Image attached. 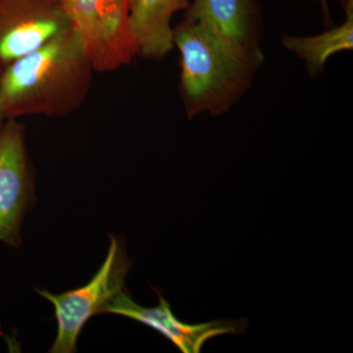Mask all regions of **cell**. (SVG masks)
<instances>
[{"mask_svg":"<svg viewBox=\"0 0 353 353\" xmlns=\"http://www.w3.org/2000/svg\"><path fill=\"white\" fill-rule=\"evenodd\" d=\"M95 73L73 27L14 60L0 75V106L6 120L66 117L87 101Z\"/></svg>","mask_w":353,"mask_h":353,"instance_id":"obj_1","label":"cell"},{"mask_svg":"<svg viewBox=\"0 0 353 353\" xmlns=\"http://www.w3.org/2000/svg\"><path fill=\"white\" fill-rule=\"evenodd\" d=\"M174 46L180 52V94L190 119L229 112L263 64L201 20L183 19L174 28Z\"/></svg>","mask_w":353,"mask_h":353,"instance_id":"obj_2","label":"cell"},{"mask_svg":"<svg viewBox=\"0 0 353 353\" xmlns=\"http://www.w3.org/2000/svg\"><path fill=\"white\" fill-rule=\"evenodd\" d=\"M97 73L129 66L139 57L130 27V0H62Z\"/></svg>","mask_w":353,"mask_h":353,"instance_id":"obj_3","label":"cell"},{"mask_svg":"<svg viewBox=\"0 0 353 353\" xmlns=\"http://www.w3.org/2000/svg\"><path fill=\"white\" fill-rule=\"evenodd\" d=\"M130 266L120 241L110 236L106 259L87 285L60 294L37 290L39 296L54 306L57 336L50 352H75L77 341L88 320L104 313L108 304L124 290Z\"/></svg>","mask_w":353,"mask_h":353,"instance_id":"obj_4","label":"cell"},{"mask_svg":"<svg viewBox=\"0 0 353 353\" xmlns=\"http://www.w3.org/2000/svg\"><path fill=\"white\" fill-rule=\"evenodd\" d=\"M34 201V178L28 157L25 127L6 120L0 128V241L21 243V224Z\"/></svg>","mask_w":353,"mask_h":353,"instance_id":"obj_5","label":"cell"},{"mask_svg":"<svg viewBox=\"0 0 353 353\" xmlns=\"http://www.w3.org/2000/svg\"><path fill=\"white\" fill-rule=\"evenodd\" d=\"M72 28L62 0H0V66Z\"/></svg>","mask_w":353,"mask_h":353,"instance_id":"obj_6","label":"cell"},{"mask_svg":"<svg viewBox=\"0 0 353 353\" xmlns=\"http://www.w3.org/2000/svg\"><path fill=\"white\" fill-rule=\"evenodd\" d=\"M159 303L154 307H145L134 303L125 290L117 294L108 304L104 313L122 315L157 330L166 336L181 352H201L206 341L222 334H243L248 325L245 319L217 320L190 325L181 322L174 315L170 304L160 296Z\"/></svg>","mask_w":353,"mask_h":353,"instance_id":"obj_7","label":"cell"},{"mask_svg":"<svg viewBox=\"0 0 353 353\" xmlns=\"http://www.w3.org/2000/svg\"><path fill=\"white\" fill-rule=\"evenodd\" d=\"M183 19L208 23L246 54L264 62L259 0H192Z\"/></svg>","mask_w":353,"mask_h":353,"instance_id":"obj_8","label":"cell"},{"mask_svg":"<svg viewBox=\"0 0 353 353\" xmlns=\"http://www.w3.org/2000/svg\"><path fill=\"white\" fill-rule=\"evenodd\" d=\"M190 3L192 0H130V27L139 57L161 61L174 50L172 19Z\"/></svg>","mask_w":353,"mask_h":353,"instance_id":"obj_9","label":"cell"},{"mask_svg":"<svg viewBox=\"0 0 353 353\" xmlns=\"http://www.w3.org/2000/svg\"><path fill=\"white\" fill-rule=\"evenodd\" d=\"M283 46L305 61L309 75L321 73L332 55L353 48V13H345L343 24L311 37L284 36Z\"/></svg>","mask_w":353,"mask_h":353,"instance_id":"obj_10","label":"cell"},{"mask_svg":"<svg viewBox=\"0 0 353 353\" xmlns=\"http://www.w3.org/2000/svg\"><path fill=\"white\" fill-rule=\"evenodd\" d=\"M319 2L320 7H321L323 16H324V19L326 21V24H329V23L332 22L331 15H330L328 1L327 0H317Z\"/></svg>","mask_w":353,"mask_h":353,"instance_id":"obj_11","label":"cell"},{"mask_svg":"<svg viewBox=\"0 0 353 353\" xmlns=\"http://www.w3.org/2000/svg\"><path fill=\"white\" fill-rule=\"evenodd\" d=\"M1 71L2 68L1 66H0V75H1ZM4 122H6V118H4L3 113H2L1 110V106H0V128L2 127V125H3Z\"/></svg>","mask_w":353,"mask_h":353,"instance_id":"obj_12","label":"cell"}]
</instances>
